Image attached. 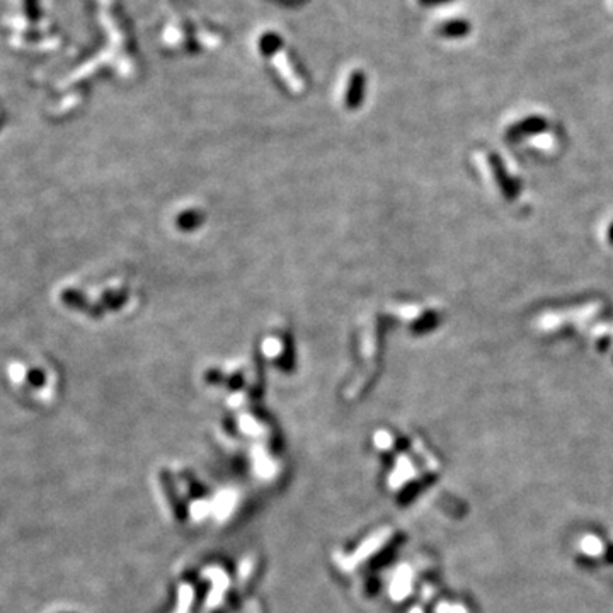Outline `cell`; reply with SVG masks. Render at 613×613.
<instances>
[{
  "mask_svg": "<svg viewBox=\"0 0 613 613\" xmlns=\"http://www.w3.org/2000/svg\"><path fill=\"white\" fill-rule=\"evenodd\" d=\"M470 22L465 19H452L439 26L438 33L445 38H464L470 33Z\"/></svg>",
  "mask_w": 613,
  "mask_h": 613,
  "instance_id": "6da1fadb",
  "label": "cell"
},
{
  "mask_svg": "<svg viewBox=\"0 0 613 613\" xmlns=\"http://www.w3.org/2000/svg\"><path fill=\"white\" fill-rule=\"evenodd\" d=\"M363 82H365V79L360 72L353 73V77H351V84H349V99L351 101L356 103L358 99L361 98V92H363Z\"/></svg>",
  "mask_w": 613,
  "mask_h": 613,
  "instance_id": "3957f363",
  "label": "cell"
},
{
  "mask_svg": "<svg viewBox=\"0 0 613 613\" xmlns=\"http://www.w3.org/2000/svg\"><path fill=\"white\" fill-rule=\"evenodd\" d=\"M419 6L423 7H434V6H445V3L453 2V0H418Z\"/></svg>",
  "mask_w": 613,
  "mask_h": 613,
  "instance_id": "277c9868",
  "label": "cell"
},
{
  "mask_svg": "<svg viewBox=\"0 0 613 613\" xmlns=\"http://www.w3.org/2000/svg\"><path fill=\"white\" fill-rule=\"evenodd\" d=\"M281 36L276 33H264L259 40V48L266 56L275 55L278 50L281 48Z\"/></svg>",
  "mask_w": 613,
  "mask_h": 613,
  "instance_id": "7a4b0ae2",
  "label": "cell"
}]
</instances>
